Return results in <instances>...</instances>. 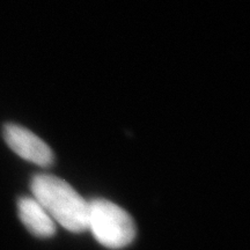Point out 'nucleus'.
I'll return each instance as SVG.
<instances>
[{
  "label": "nucleus",
  "instance_id": "f257e3e1",
  "mask_svg": "<svg viewBox=\"0 0 250 250\" xmlns=\"http://www.w3.org/2000/svg\"><path fill=\"white\" fill-rule=\"evenodd\" d=\"M30 189L56 224L73 233L87 229L88 202L70 183L55 175L37 174L31 180Z\"/></svg>",
  "mask_w": 250,
  "mask_h": 250
},
{
  "label": "nucleus",
  "instance_id": "f03ea898",
  "mask_svg": "<svg viewBox=\"0 0 250 250\" xmlns=\"http://www.w3.org/2000/svg\"><path fill=\"white\" fill-rule=\"evenodd\" d=\"M87 229L96 241L109 249L125 248L136 237V226L131 215L121 206L103 198L88 202Z\"/></svg>",
  "mask_w": 250,
  "mask_h": 250
},
{
  "label": "nucleus",
  "instance_id": "7ed1b4c3",
  "mask_svg": "<svg viewBox=\"0 0 250 250\" xmlns=\"http://www.w3.org/2000/svg\"><path fill=\"white\" fill-rule=\"evenodd\" d=\"M4 139L15 154L31 164L48 167L54 162V153L49 145L21 125L6 124Z\"/></svg>",
  "mask_w": 250,
  "mask_h": 250
},
{
  "label": "nucleus",
  "instance_id": "20e7f679",
  "mask_svg": "<svg viewBox=\"0 0 250 250\" xmlns=\"http://www.w3.org/2000/svg\"><path fill=\"white\" fill-rule=\"evenodd\" d=\"M19 217L31 234L50 237L56 233V223L34 197H23L19 201Z\"/></svg>",
  "mask_w": 250,
  "mask_h": 250
}]
</instances>
